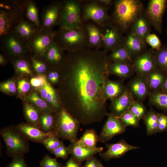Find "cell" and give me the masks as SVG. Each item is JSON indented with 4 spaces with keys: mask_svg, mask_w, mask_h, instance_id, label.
Wrapping results in <instances>:
<instances>
[{
    "mask_svg": "<svg viewBox=\"0 0 167 167\" xmlns=\"http://www.w3.org/2000/svg\"><path fill=\"white\" fill-rule=\"evenodd\" d=\"M0 89L4 92L14 94L16 92L17 88L14 81L10 80L1 83Z\"/></svg>",
    "mask_w": 167,
    "mask_h": 167,
    "instance_id": "obj_48",
    "label": "cell"
},
{
    "mask_svg": "<svg viewBox=\"0 0 167 167\" xmlns=\"http://www.w3.org/2000/svg\"><path fill=\"white\" fill-rule=\"evenodd\" d=\"M50 152L55 156L56 158H61L64 159H66L69 155L71 154L70 150L68 147L65 146L64 143Z\"/></svg>",
    "mask_w": 167,
    "mask_h": 167,
    "instance_id": "obj_45",
    "label": "cell"
},
{
    "mask_svg": "<svg viewBox=\"0 0 167 167\" xmlns=\"http://www.w3.org/2000/svg\"><path fill=\"white\" fill-rule=\"evenodd\" d=\"M132 95L127 88L118 97L111 101L110 105V113L120 117L129 110L134 101Z\"/></svg>",
    "mask_w": 167,
    "mask_h": 167,
    "instance_id": "obj_20",
    "label": "cell"
},
{
    "mask_svg": "<svg viewBox=\"0 0 167 167\" xmlns=\"http://www.w3.org/2000/svg\"><path fill=\"white\" fill-rule=\"evenodd\" d=\"M28 57H20L12 58V63L17 72L26 75L32 74L30 62L27 59Z\"/></svg>",
    "mask_w": 167,
    "mask_h": 167,
    "instance_id": "obj_31",
    "label": "cell"
},
{
    "mask_svg": "<svg viewBox=\"0 0 167 167\" xmlns=\"http://www.w3.org/2000/svg\"><path fill=\"white\" fill-rule=\"evenodd\" d=\"M47 81L45 75L38 74L31 79L30 83L33 87L37 90L43 87Z\"/></svg>",
    "mask_w": 167,
    "mask_h": 167,
    "instance_id": "obj_47",
    "label": "cell"
},
{
    "mask_svg": "<svg viewBox=\"0 0 167 167\" xmlns=\"http://www.w3.org/2000/svg\"><path fill=\"white\" fill-rule=\"evenodd\" d=\"M81 164L71 156L66 162L65 167H82Z\"/></svg>",
    "mask_w": 167,
    "mask_h": 167,
    "instance_id": "obj_54",
    "label": "cell"
},
{
    "mask_svg": "<svg viewBox=\"0 0 167 167\" xmlns=\"http://www.w3.org/2000/svg\"><path fill=\"white\" fill-rule=\"evenodd\" d=\"M65 51L54 41L42 57L49 67L59 69L66 58Z\"/></svg>",
    "mask_w": 167,
    "mask_h": 167,
    "instance_id": "obj_16",
    "label": "cell"
},
{
    "mask_svg": "<svg viewBox=\"0 0 167 167\" xmlns=\"http://www.w3.org/2000/svg\"><path fill=\"white\" fill-rule=\"evenodd\" d=\"M30 88V84L26 79H22L18 81L17 89L19 94H25L29 91Z\"/></svg>",
    "mask_w": 167,
    "mask_h": 167,
    "instance_id": "obj_52",
    "label": "cell"
},
{
    "mask_svg": "<svg viewBox=\"0 0 167 167\" xmlns=\"http://www.w3.org/2000/svg\"><path fill=\"white\" fill-rule=\"evenodd\" d=\"M119 118L122 123L126 127H138L139 126V119L129 110L124 113Z\"/></svg>",
    "mask_w": 167,
    "mask_h": 167,
    "instance_id": "obj_41",
    "label": "cell"
},
{
    "mask_svg": "<svg viewBox=\"0 0 167 167\" xmlns=\"http://www.w3.org/2000/svg\"><path fill=\"white\" fill-rule=\"evenodd\" d=\"M101 162L94 156L86 160L82 167H100Z\"/></svg>",
    "mask_w": 167,
    "mask_h": 167,
    "instance_id": "obj_53",
    "label": "cell"
},
{
    "mask_svg": "<svg viewBox=\"0 0 167 167\" xmlns=\"http://www.w3.org/2000/svg\"><path fill=\"white\" fill-rule=\"evenodd\" d=\"M155 56L157 67L167 75V46L156 51Z\"/></svg>",
    "mask_w": 167,
    "mask_h": 167,
    "instance_id": "obj_39",
    "label": "cell"
},
{
    "mask_svg": "<svg viewBox=\"0 0 167 167\" xmlns=\"http://www.w3.org/2000/svg\"><path fill=\"white\" fill-rule=\"evenodd\" d=\"M167 4L166 0H151L146 10V15L149 21L160 33L162 31V17Z\"/></svg>",
    "mask_w": 167,
    "mask_h": 167,
    "instance_id": "obj_13",
    "label": "cell"
},
{
    "mask_svg": "<svg viewBox=\"0 0 167 167\" xmlns=\"http://www.w3.org/2000/svg\"><path fill=\"white\" fill-rule=\"evenodd\" d=\"M80 123L62 106L56 113L53 132L59 138L73 142L77 140Z\"/></svg>",
    "mask_w": 167,
    "mask_h": 167,
    "instance_id": "obj_5",
    "label": "cell"
},
{
    "mask_svg": "<svg viewBox=\"0 0 167 167\" xmlns=\"http://www.w3.org/2000/svg\"><path fill=\"white\" fill-rule=\"evenodd\" d=\"M25 16L29 21L34 24L39 29L41 27L38 9L36 3L32 0H27Z\"/></svg>",
    "mask_w": 167,
    "mask_h": 167,
    "instance_id": "obj_34",
    "label": "cell"
},
{
    "mask_svg": "<svg viewBox=\"0 0 167 167\" xmlns=\"http://www.w3.org/2000/svg\"><path fill=\"white\" fill-rule=\"evenodd\" d=\"M55 32L52 29L40 28L28 44L32 53L42 57L54 41Z\"/></svg>",
    "mask_w": 167,
    "mask_h": 167,
    "instance_id": "obj_9",
    "label": "cell"
},
{
    "mask_svg": "<svg viewBox=\"0 0 167 167\" xmlns=\"http://www.w3.org/2000/svg\"><path fill=\"white\" fill-rule=\"evenodd\" d=\"M12 157V161L5 167H28L25 162L24 155H17Z\"/></svg>",
    "mask_w": 167,
    "mask_h": 167,
    "instance_id": "obj_49",
    "label": "cell"
},
{
    "mask_svg": "<svg viewBox=\"0 0 167 167\" xmlns=\"http://www.w3.org/2000/svg\"><path fill=\"white\" fill-rule=\"evenodd\" d=\"M83 12L82 20H91L100 26L108 23L109 17L107 8L99 4L96 0L85 3Z\"/></svg>",
    "mask_w": 167,
    "mask_h": 167,
    "instance_id": "obj_10",
    "label": "cell"
},
{
    "mask_svg": "<svg viewBox=\"0 0 167 167\" xmlns=\"http://www.w3.org/2000/svg\"><path fill=\"white\" fill-rule=\"evenodd\" d=\"M39 29L34 24L24 19L18 23L12 32L28 43Z\"/></svg>",
    "mask_w": 167,
    "mask_h": 167,
    "instance_id": "obj_24",
    "label": "cell"
},
{
    "mask_svg": "<svg viewBox=\"0 0 167 167\" xmlns=\"http://www.w3.org/2000/svg\"><path fill=\"white\" fill-rule=\"evenodd\" d=\"M107 115V119L98 135L99 141L102 143L107 142L115 136L124 132L126 130L119 117L111 113Z\"/></svg>",
    "mask_w": 167,
    "mask_h": 167,
    "instance_id": "obj_12",
    "label": "cell"
},
{
    "mask_svg": "<svg viewBox=\"0 0 167 167\" xmlns=\"http://www.w3.org/2000/svg\"><path fill=\"white\" fill-rule=\"evenodd\" d=\"M96 1L100 4L105 7L110 4L112 2L110 0H99Z\"/></svg>",
    "mask_w": 167,
    "mask_h": 167,
    "instance_id": "obj_55",
    "label": "cell"
},
{
    "mask_svg": "<svg viewBox=\"0 0 167 167\" xmlns=\"http://www.w3.org/2000/svg\"><path fill=\"white\" fill-rule=\"evenodd\" d=\"M6 62V61L4 56L2 54H0V65H4Z\"/></svg>",
    "mask_w": 167,
    "mask_h": 167,
    "instance_id": "obj_57",
    "label": "cell"
},
{
    "mask_svg": "<svg viewBox=\"0 0 167 167\" xmlns=\"http://www.w3.org/2000/svg\"><path fill=\"white\" fill-rule=\"evenodd\" d=\"M87 42V47L101 50L103 48L101 27L94 23L84 24Z\"/></svg>",
    "mask_w": 167,
    "mask_h": 167,
    "instance_id": "obj_19",
    "label": "cell"
},
{
    "mask_svg": "<svg viewBox=\"0 0 167 167\" xmlns=\"http://www.w3.org/2000/svg\"><path fill=\"white\" fill-rule=\"evenodd\" d=\"M128 90L137 101L143 100L149 93L150 90L144 77L138 75L129 83Z\"/></svg>",
    "mask_w": 167,
    "mask_h": 167,
    "instance_id": "obj_22",
    "label": "cell"
},
{
    "mask_svg": "<svg viewBox=\"0 0 167 167\" xmlns=\"http://www.w3.org/2000/svg\"><path fill=\"white\" fill-rule=\"evenodd\" d=\"M106 146V150L99 153L100 156L105 161L119 158L128 151L139 148L129 144L123 139L114 143L107 144Z\"/></svg>",
    "mask_w": 167,
    "mask_h": 167,
    "instance_id": "obj_18",
    "label": "cell"
},
{
    "mask_svg": "<svg viewBox=\"0 0 167 167\" xmlns=\"http://www.w3.org/2000/svg\"><path fill=\"white\" fill-rule=\"evenodd\" d=\"M32 69L38 74H42L49 67L43 58L32 54L29 57Z\"/></svg>",
    "mask_w": 167,
    "mask_h": 167,
    "instance_id": "obj_40",
    "label": "cell"
},
{
    "mask_svg": "<svg viewBox=\"0 0 167 167\" xmlns=\"http://www.w3.org/2000/svg\"><path fill=\"white\" fill-rule=\"evenodd\" d=\"M61 19L60 28L68 29L80 28L83 26L81 17L80 1L75 0L60 1Z\"/></svg>",
    "mask_w": 167,
    "mask_h": 167,
    "instance_id": "obj_7",
    "label": "cell"
},
{
    "mask_svg": "<svg viewBox=\"0 0 167 167\" xmlns=\"http://www.w3.org/2000/svg\"><path fill=\"white\" fill-rule=\"evenodd\" d=\"M41 167H65V166L59 163L56 159L51 157L46 154L40 162Z\"/></svg>",
    "mask_w": 167,
    "mask_h": 167,
    "instance_id": "obj_44",
    "label": "cell"
},
{
    "mask_svg": "<svg viewBox=\"0 0 167 167\" xmlns=\"http://www.w3.org/2000/svg\"><path fill=\"white\" fill-rule=\"evenodd\" d=\"M80 145L89 148L96 147L98 137L96 131L93 129H88L84 133L80 139L77 140Z\"/></svg>",
    "mask_w": 167,
    "mask_h": 167,
    "instance_id": "obj_33",
    "label": "cell"
},
{
    "mask_svg": "<svg viewBox=\"0 0 167 167\" xmlns=\"http://www.w3.org/2000/svg\"><path fill=\"white\" fill-rule=\"evenodd\" d=\"M134 24L132 32L144 41L150 33L148 22L143 17L139 16Z\"/></svg>",
    "mask_w": 167,
    "mask_h": 167,
    "instance_id": "obj_35",
    "label": "cell"
},
{
    "mask_svg": "<svg viewBox=\"0 0 167 167\" xmlns=\"http://www.w3.org/2000/svg\"><path fill=\"white\" fill-rule=\"evenodd\" d=\"M150 103L161 109L167 112V93L158 91L151 93Z\"/></svg>",
    "mask_w": 167,
    "mask_h": 167,
    "instance_id": "obj_38",
    "label": "cell"
},
{
    "mask_svg": "<svg viewBox=\"0 0 167 167\" xmlns=\"http://www.w3.org/2000/svg\"><path fill=\"white\" fill-rule=\"evenodd\" d=\"M142 5L136 0H118L115 1L113 14L114 21L117 28L125 30L139 17Z\"/></svg>",
    "mask_w": 167,
    "mask_h": 167,
    "instance_id": "obj_3",
    "label": "cell"
},
{
    "mask_svg": "<svg viewBox=\"0 0 167 167\" xmlns=\"http://www.w3.org/2000/svg\"><path fill=\"white\" fill-rule=\"evenodd\" d=\"M68 148L70 150L71 156L81 163L93 156L94 155L102 152L103 149L102 147L88 148L80 145L77 140L71 142Z\"/></svg>",
    "mask_w": 167,
    "mask_h": 167,
    "instance_id": "obj_21",
    "label": "cell"
},
{
    "mask_svg": "<svg viewBox=\"0 0 167 167\" xmlns=\"http://www.w3.org/2000/svg\"><path fill=\"white\" fill-rule=\"evenodd\" d=\"M100 167H104V166H103V165H102L101 163Z\"/></svg>",
    "mask_w": 167,
    "mask_h": 167,
    "instance_id": "obj_58",
    "label": "cell"
},
{
    "mask_svg": "<svg viewBox=\"0 0 167 167\" xmlns=\"http://www.w3.org/2000/svg\"><path fill=\"white\" fill-rule=\"evenodd\" d=\"M27 0L0 1V37L13 31L15 26L24 19Z\"/></svg>",
    "mask_w": 167,
    "mask_h": 167,
    "instance_id": "obj_2",
    "label": "cell"
},
{
    "mask_svg": "<svg viewBox=\"0 0 167 167\" xmlns=\"http://www.w3.org/2000/svg\"><path fill=\"white\" fill-rule=\"evenodd\" d=\"M6 147V152L11 157L26 153L29 151L28 140L20 133L16 126H10L0 130Z\"/></svg>",
    "mask_w": 167,
    "mask_h": 167,
    "instance_id": "obj_6",
    "label": "cell"
},
{
    "mask_svg": "<svg viewBox=\"0 0 167 167\" xmlns=\"http://www.w3.org/2000/svg\"><path fill=\"white\" fill-rule=\"evenodd\" d=\"M129 110L139 120L143 118L146 114V108L141 101H134Z\"/></svg>",
    "mask_w": 167,
    "mask_h": 167,
    "instance_id": "obj_42",
    "label": "cell"
},
{
    "mask_svg": "<svg viewBox=\"0 0 167 167\" xmlns=\"http://www.w3.org/2000/svg\"><path fill=\"white\" fill-rule=\"evenodd\" d=\"M126 89L123 82L120 80H112L109 78L105 85L104 92L106 100L111 101L121 95Z\"/></svg>",
    "mask_w": 167,
    "mask_h": 167,
    "instance_id": "obj_26",
    "label": "cell"
},
{
    "mask_svg": "<svg viewBox=\"0 0 167 167\" xmlns=\"http://www.w3.org/2000/svg\"></svg>",
    "mask_w": 167,
    "mask_h": 167,
    "instance_id": "obj_59",
    "label": "cell"
},
{
    "mask_svg": "<svg viewBox=\"0 0 167 167\" xmlns=\"http://www.w3.org/2000/svg\"><path fill=\"white\" fill-rule=\"evenodd\" d=\"M24 112L28 123L39 128L41 114L37 109L31 104L26 102L24 105Z\"/></svg>",
    "mask_w": 167,
    "mask_h": 167,
    "instance_id": "obj_32",
    "label": "cell"
},
{
    "mask_svg": "<svg viewBox=\"0 0 167 167\" xmlns=\"http://www.w3.org/2000/svg\"><path fill=\"white\" fill-rule=\"evenodd\" d=\"M48 74L49 80L53 84L59 83L60 79V73L58 69L49 67Z\"/></svg>",
    "mask_w": 167,
    "mask_h": 167,
    "instance_id": "obj_50",
    "label": "cell"
},
{
    "mask_svg": "<svg viewBox=\"0 0 167 167\" xmlns=\"http://www.w3.org/2000/svg\"><path fill=\"white\" fill-rule=\"evenodd\" d=\"M63 143L56 135H52L45 140L43 142L45 148L50 152L53 151Z\"/></svg>",
    "mask_w": 167,
    "mask_h": 167,
    "instance_id": "obj_43",
    "label": "cell"
},
{
    "mask_svg": "<svg viewBox=\"0 0 167 167\" xmlns=\"http://www.w3.org/2000/svg\"><path fill=\"white\" fill-rule=\"evenodd\" d=\"M41 97L49 103L57 112L62 107L58 92L47 81L41 88L37 89Z\"/></svg>",
    "mask_w": 167,
    "mask_h": 167,
    "instance_id": "obj_23",
    "label": "cell"
},
{
    "mask_svg": "<svg viewBox=\"0 0 167 167\" xmlns=\"http://www.w3.org/2000/svg\"><path fill=\"white\" fill-rule=\"evenodd\" d=\"M54 41L67 52H73L87 47L85 30L84 27L68 29L60 28L55 32Z\"/></svg>",
    "mask_w": 167,
    "mask_h": 167,
    "instance_id": "obj_4",
    "label": "cell"
},
{
    "mask_svg": "<svg viewBox=\"0 0 167 167\" xmlns=\"http://www.w3.org/2000/svg\"><path fill=\"white\" fill-rule=\"evenodd\" d=\"M107 56L88 47L67 52L59 69L57 92L62 106L80 123L100 122L108 113L104 92L109 75Z\"/></svg>",
    "mask_w": 167,
    "mask_h": 167,
    "instance_id": "obj_1",
    "label": "cell"
},
{
    "mask_svg": "<svg viewBox=\"0 0 167 167\" xmlns=\"http://www.w3.org/2000/svg\"><path fill=\"white\" fill-rule=\"evenodd\" d=\"M16 127L28 140L35 143H43L49 137L55 135L54 132H44L39 128L28 123H22Z\"/></svg>",
    "mask_w": 167,
    "mask_h": 167,
    "instance_id": "obj_17",
    "label": "cell"
},
{
    "mask_svg": "<svg viewBox=\"0 0 167 167\" xmlns=\"http://www.w3.org/2000/svg\"><path fill=\"white\" fill-rule=\"evenodd\" d=\"M167 131V115L163 113L159 114L158 119L157 132Z\"/></svg>",
    "mask_w": 167,
    "mask_h": 167,
    "instance_id": "obj_51",
    "label": "cell"
},
{
    "mask_svg": "<svg viewBox=\"0 0 167 167\" xmlns=\"http://www.w3.org/2000/svg\"><path fill=\"white\" fill-rule=\"evenodd\" d=\"M159 114L151 110L145 114L143 118L146 127L148 135L156 134L157 132L158 119Z\"/></svg>",
    "mask_w": 167,
    "mask_h": 167,
    "instance_id": "obj_36",
    "label": "cell"
},
{
    "mask_svg": "<svg viewBox=\"0 0 167 167\" xmlns=\"http://www.w3.org/2000/svg\"><path fill=\"white\" fill-rule=\"evenodd\" d=\"M100 27L103 51L107 53L121 45V36L118 28L116 25L108 22Z\"/></svg>",
    "mask_w": 167,
    "mask_h": 167,
    "instance_id": "obj_14",
    "label": "cell"
},
{
    "mask_svg": "<svg viewBox=\"0 0 167 167\" xmlns=\"http://www.w3.org/2000/svg\"><path fill=\"white\" fill-rule=\"evenodd\" d=\"M131 57L124 45L121 44L111 51L107 58L109 62H120L131 64Z\"/></svg>",
    "mask_w": 167,
    "mask_h": 167,
    "instance_id": "obj_29",
    "label": "cell"
},
{
    "mask_svg": "<svg viewBox=\"0 0 167 167\" xmlns=\"http://www.w3.org/2000/svg\"><path fill=\"white\" fill-rule=\"evenodd\" d=\"M54 113H43L41 114L39 128L44 132H54L56 114L53 115Z\"/></svg>",
    "mask_w": 167,
    "mask_h": 167,
    "instance_id": "obj_37",
    "label": "cell"
},
{
    "mask_svg": "<svg viewBox=\"0 0 167 167\" xmlns=\"http://www.w3.org/2000/svg\"><path fill=\"white\" fill-rule=\"evenodd\" d=\"M0 38L1 51L11 58L20 57H28L32 54L28 43L13 32Z\"/></svg>",
    "mask_w": 167,
    "mask_h": 167,
    "instance_id": "obj_8",
    "label": "cell"
},
{
    "mask_svg": "<svg viewBox=\"0 0 167 167\" xmlns=\"http://www.w3.org/2000/svg\"><path fill=\"white\" fill-rule=\"evenodd\" d=\"M167 75L156 68L144 77L150 90L159 91L164 83Z\"/></svg>",
    "mask_w": 167,
    "mask_h": 167,
    "instance_id": "obj_27",
    "label": "cell"
},
{
    "mask_svg": "<svg viewBox=\"0 0 167 167\" xmlns=\"http://www.w3.org/2000/svg\"><path fill=\"white\" fill-rule=\"evenodd\" d=\"M133 67L138 75L144 77L157 68L155 54L150 50L141 54L135 59Z\"/></svg>",
    "mask_w": 167,
    "mask_h": 167,
    "instance_id": "obj_15",
    "label": "cell"
},
{
    "mask_svg": "<svg viewBox=\"0 0 167 167\" xmlns=\"http://www.w3.org/2000/svg\"><path fill=\"white\" fill-rule=\"evenodd\" d=\"M123 45L131 56L141 52L145 47L144 41L132 32L126 37Z\"/></svg>",
    "mask_w": 167,
    "mask_h": 167,
    "instance_id": "obj_28",
    "label": "cell"
},
{
    "mask_svg": "<svg viewBox=\"0 0 167 167\" xmlns=\"http://www.w3.org/2000/svg\"><path fill=\"white\" fill-rule=\"evenodd\" d=\"M145 41L156 51L159 50L161 48V41L159 37L154 34H148L146 37Z\"/></svg>",
    "mask_w": 167,
    "mask_h": 167,
    "instance_id": "obj_46",
    "label": "cell"
},
{
    "mask_svg": "<svg viewBox=\"0 0 167 167\" xmlns=\"http://www.w3.org/2000/svg\"><path fill=\"white\" fill-rule=\"evenodd\" d=\"M108 70L109 74L117 76L121 79L130 77L134 71L131 64L120 62H109Z\"/></svg>",
    "mask_w": 167,
    "mask_h": 167,
    "instance_id": "obj_25",
    "label": "cell"
},
{
    "mask_svg": "<svg viewBox=\"0 0 167 167\" xmlns=\"http://www.w3.org/2000/svg\"><path fill=\"white\" fill-rule=\"evenodd\" d=\"M160 90L163 92L167 93V76Z\"/></svg>",
    "mask_w": 167,
    "mask_h": 167,
    "instance_id": "obj_56",
    "label": "cell"
},
{
    "mask_svg": "<svg viewBox=\"0 0 167 167\" xmlns=\"http://www.w3.org/2000/svg\"><path fill=\"white\" fill-rule=\"evenodd\" d=\"M27 99L35 105L43 113H56L55 111L46 101L39 96L35 92H32L28 95Z\"/></svg>",
    "mask_w": 167,
    "mask_h": 167,
    "instance_id": "obj_30",
    "label": "cell"
},
{
    "mask_svg": "<svg viewBox=\"0 0 167 167\" xmlns=\"http://www.w3.org/2000/svg\"><path fill=\"white\" fill-rule=\"evenodd\" d=\"M61 19L60 1H54L46 6L41 14L40 27L46 29H52L60 25Z\"/></svg>",
    "mask_w": 167,
    "mask_h": 167,
    "instance_id": "obj_11",
    "label": "cell"
}]
</instances>
